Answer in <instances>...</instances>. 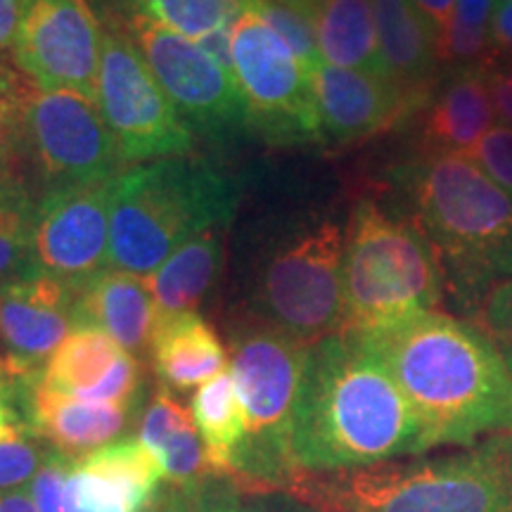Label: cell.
Segmentation results:
<instances>
[{
    "label": "cell",
    "instance_id": "12",
    "mask_svg": "<svg viewBox=\"0 0 512 512\" xmlns=\"http://www.w3.org/2000/svg\"><path fill=\"white\" fill-rule=\"evenodd\" d=\"M27 143L53 188L112 183L124 166L95 100L74 91L36 86L27 114Z\"/></svg>",
    "mask_w": 512,
    "mask_h": 512
},
{
    "label": "cell",
    "instance_id": "44",
    "mask_svg": "<svg viewBox=\"0 0 512 512\" xmlns=\"http://www.w3.org/2000/svg\"><path fill=\"white\" fill-rule=\"evenodd\" d=\"M67 512H117V510L98 508V505H91V503L81 501L79 496L72 494V491L67 489Z\"/></svg>",
    "mask_w": 512,
    "mask_h": 512
},
{
    "label": "cell",
    "instance_id": "32",
    "mask_svg": "<svg viewBox=\"0 0 512 512\" xmlns=\"http://www.w3.org/2000/svg\"><path fill=\"white\" fill-rule=\"evenodd\" d=\"M240 491L238 484L223 482V477L174 486L159 498L155 512H249Z\"/></svg>",
    "mask_w": 512,
    "mask_h": 512
},
{
    "label": "cell",
    "instance_id": "20",
    "mask_svg": "<svg viewBox=\"0 0 512 512\" xmlns=\"http://www.w3.org/2000/svg\"><path fill=\"white\" fill-rule=\"evenodd\" d=\"M377 43L387 76L425 100L439 67L437 34L413 0H373Z\"/></svg>",
    "mask_w": 512,
    "mask_h": 512
},
{
    "label": "cell",
    "instance_id": "40",
    "mask_svg": "<svg viewBox=\"0 0 512 512\" xmlns=\"http://www.w3.org/2000/svg\"><path fill=\"white\" fill-rule=\"evenodd\" d=\"M19 29V0H0V55L15 48Z\"/></svg>",
    "mask_w": 512,
    "mask_h": 512
},
{
    "label": "cell",
    "instance_id": "41",
    "mask_svg": "<svg viewBox=\"0 0 512 512\" xmlns=\"http://www.w3.org/2000/svg\"><path fill=\"white\" fill-rule=\"evenodd\" d=\"M249 512H318L311 505L292 498H259V501L247 503Z\"/></svg>",
    "mask_w": 512,
    "mask_h": 512
},
{
    "label": "cell",
    "instance_id": "3",
    "mask_svg": "<svg viewBox=\"0 0 512 512\" xmlns=\"http://www.w3.org/2000/svg\"><path fill=\"white\" fill-rule=\"evenodd\" d=\"M287 494L318 512H512V434L415 463L302 472Z\"/></svg>",
    "mask_w": 512,
    "mask_h": 512
},
{
    "label": "cell",
    "instance_id": "4",
    "mask_svg": "<svg viewBox=\"0 0 512 512\" xmlns=\"http://www.w3.org/2000/svg\"><path fill=\"white\" fill-rule=\"evenodd\" d=\"M235 207L233 178L192 152L131 166L110 188V266L147 278L195 235L226 228Z\"/></svg>",
    "mask_w": 512,
    "mask_h": 512
},
{
    "label": "cell",
    "instance_id": "24",
    "mask_svg": "<svg viewBox=\"0 0 512 512\" xmlns=\"http://www.w3.org/2000/svg\"><path fill=\"white\" fill-rule=\"evenodd\" d=\"M223 266V228H211L176 249L145 278L155 299L157 318L195 311L207 297Z\"/></svg>",
    "mask_w": 512,
    "mask_h": 512
},
{
    "label": "cell",
    "instance_id": "31",
    "mask_svg": "<svg viewBox=\"0 0 512 512\" xmlns=\"http://www.w3.org/2000/svg\"><path fill=\"white\" fill-rule=\"evenodd\" d=\"M36 83L22 69L0 62V147L15 152L27 140V114Z\"/></svg>",
    "mask_w": 512,
    "mask_h": 512
},
{
    "label": "cell",
    "instance_id": "42",
    "mask_svg": "<svg viewBox=\"0 0 512 512\" xmlns=\"http://www.w3.org/2000/svg\"><path fill=\"white\" fill-rule=\"evenodd\" d=\"M0 512H38L27 486L12 491H0Z\"/></svg>",
    "mask_w": 512,
    "mask_h": 512
},
{
    "label": "cell",
    "instance_id": "17",
    "mask_svg": "<svg viewBox=\"0 0 512 512\" xmlns=\"http://www.w3.org/2000/svg\"><path fill=\"white\" fill-rule=\"evenodd\" d=\"M136 403H93L53 392L38 377L27 382L29 427L50 448L79 460L112 444L133 420Z\"/></svg>",
    "mask_w": 512,
    "mask_h": 512
},
{
    "label": "cell",
    "instance_id": "7",
    "mask_svg": "<svg viewBox=\"0 0 512 512\" xmlns=\"http://www.w3.org/2000/svg\"><path fill=\"white\" fill-rule=\"evenodd\" d=\"M230 356L247 425L233 465L235 484L264 494L287 491L302 475L292 451V422L309 347L264 323H247L230 337Z\"/></svg>",
    "mask_w": 512,
    "mask_h": 512
},
{
    "label": "cell",
    "instance_id": "10",
    "mask_svg": "<svg viewBox=\"0 0 512 512\" xmlns=\"http://www.w3.org/2000/svg\"><path fill=\"white\" fill-rule=\"evenodd\" d=\"M230 53L252 131L273 145L320 143L311 74L283 38L242 10L230 27Z\"/></svg>",
    "mask_w": 512,
    "mask_h": 512
},
{
    "label": "cell",
    "instance_id": "6",
    "mask_svg": "<svg viewBox=\"0 0 512 512\" xmlns=\"http://www.w3.org/2000/svg\"><path fill=\"white\" fill-rule=\"evenodd\" d=\"M444 292V264L415 221L361 200L344 242V332H370L434 311Z\"/></svg>",
    "mask_w": 512,
    "mask_h": 512
},
{
    "label": "cell",
    "instance_id": "28",
    "mask_svg": "<svg viewBox=\"0 0 512 512\" xmlns=\"http://www.w3.org/2000/svg\"><path fill=\"white\" fill-rule=\"evenodd\" d=\"M496 0H456L451 22L437 38V55L441 64L453 67H489L494 62V22Z\"/></svg>",
    "mask_w": 512,
    "mask_h": 512
},
{
    "label": "cell",
    "instance_id": "1",
    "mask_svg": "<svg viewBox=\"0 0 512 512\" xmlns=\"http://www.w3.org/2000/svg\"><path fill=\"white\" fill-rule=\"evenodd\" d=\"M302 472H342L430 451L401 387L358 332L309 347L292 422Z\"/></svg>",
    "mask_w": 512,
    "mask_h": 512
},
{
    "label": "cell",
    "instance_id": "13",
    "mask_svg": "<svg viewBox=\"0 0 512 512\" xmlns=\"http://www.w3.org/2000/svg\"><path fill=\"white\" fill-rule=\"evenodd\" d=\"M102 29L86 0H19L15 62L43 91L95 100Z\"/></svg>",
    "mask_w": 512,
    "mask_h": 512
},
{
    "label": "cell",
    "instance_id": "18",
    "mask_svg": "<svg viewBox=\"0 0 512 512\" xmlns=\"http://www.w3.org/2000/svg\"><path fill=\"white\" fill-rule=\"evenodd\" d=\"M76 325H93L140 356L150 349L157 309L145 278L107 266L76 287Z\"/></svg>",
    "mask_w": 512,
    "mask_h": 512
},
{
    "label": "cell",
    "instance_id": "29",
    "mask_svg": "<svg viewBox=\"0 0 512 512\" xmlns=\"http://www.w3.org/2000/svg\"><path fill=\"white\" fill-rule=\"evenodd\" d=\"M140 8L176 34L202 41L214 31L233 27L245 0H140Z\"/></svg>",
    "mask_w": 512,
    "mask_h": 512
},
{
    "label": "cell",
    "instance_id": "19",
    "mask_svg": "<svg viewBox=\"0 0 512 512\" xmlns=\"http://www.w3.org/2000/svg\"><path fill=\"white\" fill-rule=\"evenodd\" d=\"M486 67H460L434 93L422 114V155H467L494 126Z\"/></svg>",
    "mask_w": 512,
    "mask_h": 512
},
{
    "label": "cell",
    "instance_id": "33",
    "mask_svg": "<svg viewBox=\"0 0 512 512\" xmlns=\"http://www.w3.org/2000/svg\"><path fill=\"white\" fill-rule=\"evenodd\" d=\"M48 451L50 448L24 437V432L0 441V491L27 486L36 477Z\"/></svg>",
    "mask_w": 512,
    "mask_h": 512
},
{
    "label": "cell",
    "instance_id": "22",
    "mask_svg": "<svg viewBox=\"0 0 512 512\" xmlns=\"http://www.w3.org/2000/svg\"><path fill=\"white\" fill-rule=\"evenodd\" d=\"M140 441L162 460L166 479L174 486L221 477L197 432L192 413L185 411L183 403L171 396L169 389H159L147 403L140 425Z\"/></svg>",
    "mask_w": 512,
    "mask_h": 512
},
{
    "label": "cell",
    "instance_id": "11",
    "mask_svg": "<svg viewBox=\"0 0 512 512\" xmlns=\"http://www.w3.org/2000/svg\"><path fill=\"white\" fill-rule=\"evenodd\" d=\"M124 34L133 38L190 131L219 143L252 131L238 79L200 43L176 34L145 12H138L126 24Z\"/></svg>",
    "mask_w": 512,
    "mask_h": 512
},
{
    "label": "cell",
    "instance_id": "43",
    "mask_svg": "<svg viewBox=\"0 0 512 512\" xmlns=\"http://www.w3.org/2000/svg\"><path fill=\"white\" fill-rule=\"evenodd\" d=\"M22 432V427L17 425L15 413H12L10 403L5 401V396L0 394V441L15 437V434Z\"/></svg>",
    "mask_w": 512,
    "mask_h": 512
},
{
    "label": "cell",
    "instance_id": "30",
    "mask_svg": "<svg viewBox=\"0 0 512 512\" xmlns=\"http://www.w3.org/2000/svg\"><path fill=\"white\" fill-rule=\"evenodd\" d=\"M245 10L264 19L268 27L283 38L292 53L297 55V60L304 64L306 72L313 74L323 64L318 53L316 31H313L311 19L304 12L294 10L283 0H245Z\"/></svg>",
    "mask_w": 512,
    "mask_h": 512
},
{
    "label": "cell",
    "instance_id": "2",
    "mask_svg": "<svg viewBox=\"0 0 512 512\" xmlns=\"http://www.w3.org/2000/svg\"><path fill=\"white\" fill-rule=\"evenodd\" d=\"M358 335L389 368L430 448L512 434V373L475 323L422 311Z\"/></svg>",
    "mask_w": 512,
    "mask_h": 512
},
{
    "label": "cell",
    "instance_id": "35",
    "mask_svg": "<svg viewBox=\"0 0 512 512\" xmlns=\"http://www.w3.org/2000/svg\"><path fill=\"white\" fill-rule=\"evenodd\" d=\"M74 465L76 460L50 448L29 486L38 512H67V484L74 472Z\"/></svg>",
    "mask_w": 512,
    "mask_h": 512
},
{
    "label": "cell",
    "instance_id": "34",
    "mask_svg": "<svg viewBox=\"0 0 512 512\" xmlns=\"http://www.w3.org/2000/svg\"><path fill=\"white\" fill-rule=\"evenodd\" d=\"M477 318L475 325L496 344L512 373V280L484 294Z\"/></svg>",
    "mask_w": 512,
    "mask_h": 512
},
{
    "label": "cell",
    "instance_id": "16",
    "mask_svg": "<svg viewBox=\"0 0 512 512\" xmlns=\"http://www.w3.org/2000/svg\"><path fill=\"white\" fill-rule=\"evenodd\" d=\"M311 91L323 145L363 143L425 102L384 76L332 64L311 74Z\"/></svg>",
    "mask_w": 512,
    "mask_h": 512
},
{
    "label": "cell",
    "instance_id": "8",
    "mask_svg": "<svg viewBox=\"0 0 512 512\" xmlns=\"http://www.w3.org/2000/svg\"><path fill=\"white\" fill-rule=\"evenodd\" d=\"M344 242L335 221L294 230L261 256L252 278V302L259 323L313 347L344 332Z\"/></svg>",
    "mask_w": 512,
    "mask_h": 512
},
{
    "label": "cell",
    "instance_id": "14",
    "mask_svg": "<svg viewBox=\"0 0 512 512\" xmlns=\"http://www.w3.org/2000/svg\"><path fill=\"white\" fill-rule=\"evenodd\" d=\"M112 183L50 188L36 207L31 266L79 287L110 264Z\"/></svg>",
    "mask_w": 512,
    "mask_h": 512
},
{
    "label": "cell",
    "instance_id": "9",
    "mask_svg": "<svg viewBox=\"0 0 512 512\" xmlns=\"http://www.w3.org/2000/svg\"><path fill=\"white\" fill-rule=\"evenodd\" d=\"M95 105L117 140L124 164L190 155V126L159 86L131 36L102 29Z\"/></svg>",
    "mask_w": 512,
    "mask_h": 512
},
{
    "label": "cell",
    "instance_id": "26",
    "mask_svg": "<svg viewBox=\"0 0 512 512\" xmlns=\"http://www.w3.org/2000/svg\"><path fill=\"white\" fill-rule=\"evenodd\" d=\"M76 470L107 479L128 498L133 512H155L162 498L166 470L140 439L107 444L76 460Z\"/></svg>",
    "mask_w": 512,
    "mask_h": 512
},
{
    "label": "cell",
    "instance_id": "5",
    "mask_svg": "<svg viewBox=\"0 0 512 512\" xmlns=\"http://www.w3.org/2000/svg\"><path fill=\"white\" fill-rule=\"evenodd\" d=\"M415 223L467 294L512 280V197L470 155L422 157L408 174Z\"/></svg>",
    "mask_w": 512,
    "mask_h": 512
},
{
    "label": "cell",
    "instance_id": "37",
    "mask_svg": "<svg viewBox=\"0 0 512 512\" xmlns=\"http://www.w3.org/2000/svg\"><path fill=\"white\" fill-rule=\"evenodd\" d=\"M498 124L512 126V60H494L486 67Z\"/></svg>",
    "mask_w": 512,
    "mask_h": 512
},
{
    "label": "cell",
    "instance_id": "39",
    "mask_svg": "<svg viewBox=\"0 0 512 512\" xmlns=\"http://www.w3.org/2000/svg\"><path fill=\"white\" fill-rule=\"evenodd\" d=\"M413 3L418 5V10L432 24L437 38L444 34L453 17V10H456V0H413Z\"/></svg>",
    "mask_w": 512,
    "mask_h": 512
},
{
    "label": "cell",
    "instance_id": "45",
    "mask_svg": "<svg viewBox=\"0 0 512 512\" xmlns=\"http://www.w3.org/2000/svg\"><path fill=\"white\" fill-rule=\"evenodd\" d=\"M283 3H287V5H292L294 10H299V12H304L306 17L311 15V10H313V5L318 3V0H283Z\"/></svg>",
    "mask_w": 512,
    "mask_h": 512
},
{
    "label": "cell",
    "instance_id": "21",
    "mask_svg": "<svg viewBox=\"0 0 512 512\" xmlns=\"http://www.w3.org/2000/svg\"><path fill=\"white\" fill-rule=\"evenodd\" d=\"M150 349L159 380L178 392L202 387L228 368L219 335L195 311L157 318Z\"/></svg>",
    "mask_w": 512,
    "mask_h": 512
},
{
    "label": "cell",
    "instance_id": "38",
    "mask_svg": "<svg viewBox=\"0 0 512 512\" xmlns=\"http://www.w3.org/2000/svg\"><path fill=\"white\" fill-rule=\"evenodd\" d=\"M491 41H494V60H512V0H496Z\"/></svg>",
    "mask_w": 512,
    "mask_h": 512
},
{
    "label": "cell",
    "instance_id": "36",
    "mask_svg": "<svg viewBox=\"0 0 512 512\" xmlns=\"http://www.w3.org/2000/svg\"><path fill=\"white\" fill-rule=\"evenodd\" d=\"M498 188L512 197V126L496 124L467 152Z\"/></svg>",
    "mask_w": 512,
    "mask_h": 512
},
{
    "label": "cell",
    "instance_id": "15",
    "mask_svg": "<svg viewBox=\"0 0 512 512\" xmlns=\"http://www.w3.org/2000/svg\"><path fill=\"white\" fill-rule=\"evenodd\" d=\"M76 287L41 268L0 283V375L31 382L76 328Z\"/></svg>",
    "mask_w": 512,
    "mask_h": 512
},
{
    "label": "cell",
    "instance_id": "46",
    "mask_svg": "<svg viewBox=\"0 0 512 512\" xmlns=\"http://www.w3.org/2000/svg\"><path fill=\"white\" fill-rule=\"evenodd\" d=\"M10 155H12V152L3 150V147H0V176H3V164H5V159H8Z\"/></svg>",
    "mask_w": 512,
    "mask_h": 512
},
{
    "label": "cell",
    "instance_id": "25",
    "mask_svg": "<svg viewBox=\"0 0 512 512\" xmlns=\"http://www.w3.org/2000/svg\"><path fill=\"white\" fill-rule=\"evenodd\" d=\"M126 349L93 325H76L43 366L38 382L53 392L95 401Z\"/></svg>",
    "mask_w": 512,
    "mask_h": 512
},
{
    "label": "cell",
    "instance_id": "27",
    "mask_svg": "<svg viewBox=\"0 0 512 512\" xmlns=\"http://www.w3.org/2000/svg\"><path fill=\"white\" fill-rule=\"evenodd\" d=\"M192 420L221 477H233V465L247 437L245 411L233 373L216 375L192 396Z\"/></svg>",
    "mask_w": 512,
    "mask_h": 512
},
{
    "label": "cell",
    "instance_id": "23",
    "mask_svg": "<svg viewBox=\"0 0 512 512\" xmlns=\"http://www.w3.org/2000/svg\"><path fill=\"white\" fill-rule=\"evenodd\" d=\"M309 19L323 64L389 79L377 43L373 0H318Z\"/></svg>",
    "mask_w": 512,
    "mask_h": 512
}]
</instances>
